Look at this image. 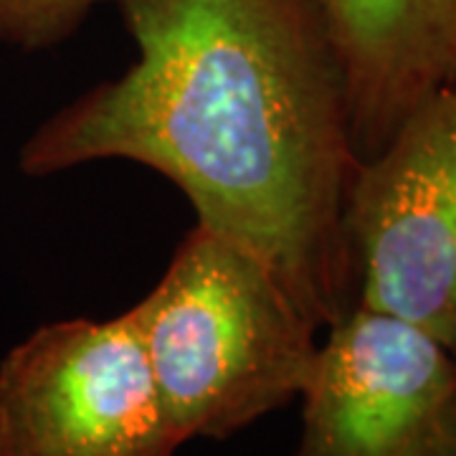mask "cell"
Returning a JSON list of instances; mask_svg holds the SVG:
<instances>
[{"label":"cell","mask_w":456,"mask_h":456,"mask_svg":"<svg viewBox=\"0 0 456 456\" xmlns=\"http://www.w3.org/2000/svg\"><path fill=\"white\" fill-rule=\"evenodd\" d=\"M137 46L18 152L49 178L127 160L167 178L196 224L259 256L327 330L355 305L342 231L358 165L314 0H114Z\"/></svg>","instance_id":"cell-1"},{"label":"cell","mask_w":456,"mask_h":456,"mask_svg":"<svg viewBox=\"0 0 456 456\" xmlns=\"http://www.w3.org/2000/svg\"><path fill=\"white\" fill-rule=\"evenodd\" d=\"M180 439H228L299 398L320 327L274 272L208 226L130 307Z\"/></svg>","instance_id":"cell-2"},{"label":"cell","mask_w":456,"mask_h":456,"mask_svg":"<svg viewBox=\"0 0 456 456\" xmlns=\"http://www.w3.org/2000/svg\"><path fill=\"white\" fill-rule=\"evenodd\" d=\"M342 231L355 305L424 330L456 355V86L358 160Z\"/></svg>","instance_id":"cell-3"},{"label":"cell","mask_w":456,"mask_h":456,"mask_svg":"<svg viewBox=\"0 0 456 456\" xmlns=\"http://www.w3.org/2000/svg\"><path fill=\"white\" fill-rule=\"evenodd\" d=\"M183 444L130 310L41 325L0 360V456H175Z\"/></svg>","instance_id":"cell-4"},{"label":"cell","mask_w":456,"mask_h":456,"mask_svg":"<svg viewBox=\"0 0 456 456\" xmlns=\"http://www.w3.org/2000/svg\"><path fill=\"white\" fill-rule=\"evenodd\" d=\"M297 456H456V355L424 330L353 305L325 330Z\"/></svg>","instance_id":"cell-5"},{"label":"cell","mask_w":456,"mask_h":456,"mask_svg":"<svg viewBox=\"0 0 456 456\" xmlns=\"http://www.w3.org/2000/svg\"><path fill=\"white\" fill-rule=\"evenodd\" d=\"M340 69L350 140L373 155L426 99L456 86V0H314Z\"/></svg>","instance_id":"cell-6"},{"label":"cell","mask_w":456,"mask_h":456,"mask_svg":"<svg viewBox=\"0 0 456 456\" xmlns=\"http://www.w3.org/2000/svg\"><path fill=\"white\" fill-rule=\"evenodd\" d=\"M102 3L114 0H0V41L18 49H49Z\"/></svg>","instance_id":"cell-7"}]
</instances>
